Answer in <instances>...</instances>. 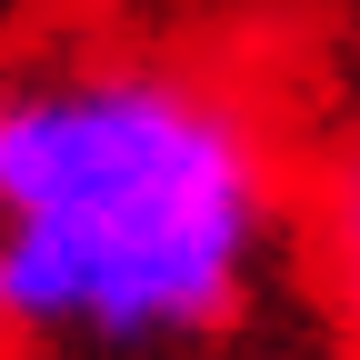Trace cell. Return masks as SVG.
<instances>
[{
    "mask_svg": "<svg viewBox=\"0 0 360 360\" xmlns=\"http://www.w3.org/2000/svg\"><path fill=\"white\" fill-rule=\"evenodd\" d=\"M290 70L250 30L80 20L0 60V350L160 360L290 240Z\"/></svg>",
    "mask_w": 360,
    "mask_h": 360,
    "instance_id": "1",
    "label": "cell"
},
{
    "mask_svg": "<svg viewBox=\"0 0 360 360\" xmlns=\"http://www.w3.org/2000/svg\"><path fill=\"white\" fill-rule=\"evenodd\" d=\"M290 260L340 360H360V101L300 150L290 180Z\"/></svg>",
    "mask_w": 360,
    "mask_h": 360,
    "instance_id": "2",
    "label": "cell"
},
{
    "mask_svg": "<svg viewBox=\"0 0 360 360\" xmlns=\"http://www.w3.org/2000/svg\"><path fill=\"white\" fill-rule=\"evenodd\" d=\"M0 360H20V350H0Z\"/></svg>",
    "mask_w": 360,
    "mask_h": 360,
    "instance_id": "3",
    "label": "cell"
}]
</instances>
